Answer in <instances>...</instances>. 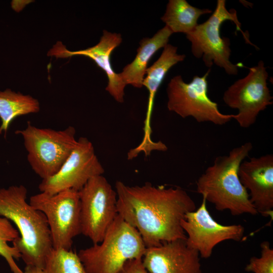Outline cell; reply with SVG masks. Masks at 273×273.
Masks as SVG:
<instances>
[{"label":"cell","instance_id":"cell-1","mask_svg":"<svg viewBox=\"0 0 273 273\" xmlns=\"http://www.w3.org/2000/svg\"><path fill=\"white\" fill-rule=\"evenodd\" d=\"M115 189L118 214L138 231L147 248L186 239L181 222L196 205L185 190L150 183L130 186L121 181Z\"/></svg>","mask_w":273,"mask_h":273},{"label":"cell","instance_id":"cell-2","mask_svg":"<svg viewBox=\"0 0 273 273\" xmlns=\"http://www.w3.org/2000/svg\"><path fill=\"white\" fill-rule=\"evenodd\" d=\"M27 190L23 185L0 189V216L14 223L20 237L12 242L26 265L43 269L53 248L45 215L26 201Z\"/></svg>","mask_w":273,"mask_h":273},{"label":"cell","instance_id":"cell-3","mask_svg":"<svg viewBox=\"0 0 273 273\" xmlns=\"http://www.w3.org/2000/svg\"><path fill=\"white\" fill-rule=\"evenodd\" d=\"M252 148V143L247 142L233 148L227 155L217 156L197 180V193L217 210H228L234 216L258 214L238 175L241 163Z\"/></svg>","mask_w":273,"mask_h":273},{"label":"cell","instance_id":"cell-4","mask_svg":"<svg viewBox=\"0 0 273 273\" xmlns=\"http://www.w3.org/2000/svg\"><path fill=\"white\" fill-rule=\"evenodd\" d=\"M146 248L138 231L118 214L100 243L77 254L87 273H119L128 261L142 258Z\"/></svg>","mask_w":273,"mask_h":273},{"label":"cell","instance_id":"cell-5","mask_svg":"<svg viewBox=\"0 0 273 273\" xmlns=\"http://www.w3.org/2000/svg\"><path fill=\"white\" fill-rule=\"evenodd\" d=\"M15 133L22 136L27 152V160L33 171L42 179L55 175L69 157L77 140L76 130L70 126L56 130L37 127L27 123Z\"/></svg>","mask_w":273,"mask_h":273},{"label":"cell","instance_id":"cell-6","mask_svg":"<svg viewBox=\"0 0 273 273\" xmlns=\"http://www.w3.org/2000/svg\"><path fill=\"white\" fill-rule=\"evenodd\" d=\"M227 20L233 21L238 30L242 31L235 10H228L225 0H217L214 11L202 24H198L191 32L186 34L191 43V52L197 59H202L205 65L213 64L224 69L229 75H236L241 63L234 64L230 60L231 54L230 38L220 35L221 24Z\"/></svg>","mask_w":273,"mask_h":273},{"label":"cell","instance_id":"cell-7","mask_svg":"<svg viewBox=\"0 0 273 273\" xmlns=\"http://www.w3.org/2000/svg\"><path fill=\"white\" fill-rule=\"evenodd\" d=\"M209 69L202 76H194L189 83L181 75L173 77L168 84L167 107L183 118L193 117L198 122H210L218 125L225 124L235 114H223L216 103L208 97L207 77Z\"/></svg>","mask_w":273,"mask_h":273},{"label":"cell","instance_id":"cell-8","mask_svg":"<svg viewBox=\"0 0 273 273\" xmlns=\"http://www.w3.org/2000/svg\"><path fill=\"white\" fill-rule=\"evenodd\" d=\"M29 204L46 216L53 248L71 249L73 239L81 234L79 191L64 190L54 194L40 192Z\"/></svg>","mask_w":273,"mask_h":273},{"label":"cell","instance_id":"cell-9","mask_svg":"<svg viewBox=\"0 0 273 273\" xmlns=\"http://www.w3.org/2000/svg\"><path fill=\"white\" fill-rule=\"evenodd\" d=\"M79 194L81 234L99 243L118 215L115 189L101 175L90 178Z\"/></svg>","mask_w":273,"mask_h":273},{"label":"cell","instance_id":"cell-10","mask_svg":"<svg viewBox=\"0 0 273 273\" xmlns=\"http://www.w3.org/2000/svg\"><path fill=\"white\" fill-rule=\"evenodd\" d=\"M249 70L245 77L236 81L223 95L224 103L238 110L234 119L244 128L254 124L259 113L273 103L267 83L268 74L263 61Z\"/></svg>","mask_w":273,"mask_h":273},{"label":"cell","instance_id":"cell-11","mask_svg":"<svg viewBox=\"0 0 273 273\" xmlns=\"http://www.w3.org/2000/svg\"><path fill=\"white\" fill-rule=\"evenodd\" d=\"M104 172L92 142L85 137H80L59 171L42 179L38 189L40 192L50 194L66 190L79 191L90 178L103 175Z\"/></svg>","mask_w":273,"mask_h":273},{"label":"cell","instance_id":"cell-12","mask_svg":"<svg viewBox=\"0 0 273 273\" xmlns=\"http://www.w3.org/2000/svg\"><path fill=\"white\" fill-rule=\"evenodd\" d=\"M206 202L203 198L200 207L187 213L181 222L187 234V245L205 259L209 258L214 248L223 241H242L245 232L241 224L224 225L214 220L208 211Z\"/></svg>","mask_w":273,"mask_h":273},{"label":"cell","instance_id":"cell-13","mask_svg":"<svg viewBox=\"0 0 273 273\" xmlns=\"http://www.w3.org/2000/svg\"><path fill=\"white\" fill-rule=\"evenodd\" d=\"M238 175L240 181L250 192L249 199L258 213L272 216L273 155L266 154L244 160Z\"/></svg>","mask_w":273,"mask_h":273},{"label":"cell","instance_id":"cell-14","mask_svg":"<svg viewBox=\"0 0 273 273\" xmlns=\"http://www.w3.org/2000/svg\"><path fill=\"white\" fill-rule=\"evenodd\" d=\"M199 253L177 239L147 248L142 262L149 273H202Z\"/></svg>","mask_w":273,"mask_h":273},{"label":"cell","instance_id":"cell-15","mask_svg":"<svg viewBox=\"0 0 273 273\" xmlns=\"http://www.w3.org/2000/svg\"><path fill=\"white\" fill-rule=\"evenodd\" d=\"M122 42L120 34L103 30L100 41L96 46L83 50L70 51L61 42H58L48 52V56L56 58H66L74 56H83L93 60L106 74L108 81L106 90L119 103L124 101L126 85L118 73L114 72L110 62L113 50Z\"/></svg>","mask_w":273,"mask_h":273},{"label":"cell","instance_id":"cell-16","mask_svg":"<svg viewBox=\"0 0 273 273\" xmlns=\"http://www.w3.org/2000/svg\"><path fill=\"white\" fill-rule=\"evenodd\" d=\"M177 48L170 44L166 45L161 56L154 64L148 67L143 82L149 92L148 106L143 127V140L149 142L151 140L152 129L151 120L156 94L169 69L176 64L184 61V54L177 53Z\"/></svg>","mask_w":273,"mask_h":273},{"label":"cell","instance_id":"cell-17","mask_svg":"<svg viewBox=\"0 0 273 273\" xmlns=\"http://www.w3.org/2000/svg\"><path fill=\"white\" fill-rule=\"evenodd\" d=\"M173 33L166 26L158 30L151 38H144L140 42L137 54L134 60L128 64L118 75L126 85L141 88L148 68V64L153 56L160 49L168 44Z\"/></svg>","mask_w":273,"mask_h":273},{"label":"cell","instance_id":"cell-18","mask_svg":"<svg viewBox=\"0 0 273 273\" xmlns=\"http://www.w3.org/2000/svg\"><path fill=\"white\" fill-rule=\"evenodd\" d=\"M212 13V11L208 9L193 7L186 0H169L161 20L173 33L182 32L187 34L197 26L201 16Z\"/></svg>","mask_w":273,"mask_h":273},{"label":"cell","instance_id":"cell-19","mask_svg":"<svg viewBox=\"0 0 273 273\" xmlns=\"http://www.w3.org/2000/svg\"><path fill=\"white\" fill-rule=\"evenodd\" d=\"M37 100L29 95L16 93L10 89L0 90V134L6 135L11 122L17 117L39 112Z\"/></svg>","mask_w":273,"mask_h":273},{"label":"cell","instance_id":"cell-20","mask_svg":"<svg viewBox=\"0 0 273 273\" xmlns=\"http://www.w3.org/2000/svg\"><path fill=\"white\" fill-rule=\"evenodd\" d=\"M43 270L46 273H87L77 253L62 248H52Z\"/></svg>","mask_w":273,"mask_h":273},{"label":"cell","instance_id":"cell-21","mask_svg":"<svg viewBox=\"0 0 273 273\" xmlns=\"http://www.w3.org/2000/svg\"><path fill=\"white\" fill-rule=\"evenodd\" d=\"M20 237L18 231L8 219L0 217V255L8 263L13 273H23L15 262L21 258V254L13 246L9 245Z\"/></svg>","mask_w":273,"mask_h":273},{"label":"cell","instance_id":"cell-22","mask_svg":"<svg viewBox=\"0 0 273 273\" xmlns=\"http://www.w3.org/2000/svg\"><path fill=\"white\" fill-rule=\"evenodd\" d=\"M261 256L252 257L245 267V270L253 273H273V249L268 241L260 244Z\"/></svg>","mask_w":273,"mask_h":273},{"label":"cell","instance_id":"cell-23","mask_svg":"<svg viewBox=\"0 0 273 273\" xmlns=\"http://www.w3.org/2000/svg\"><path fill=\"white\" fill-rule=\"evenodd\" d=\"M119 273H149L144 267L142 258L134 259L128 261L123 266Z\"/></svg>","mask_w":273,"mask_h":273},{"label":"cell","instance_id":"cell-24","mask_svg":"<svg viewBox=\"0 0 273 273\" xmlns=\"http://www.w3.org/2000/svg\"><path fill=\"white\" fill-rule=\"evenodd\" d=\"M23 273H46L43 269L33 266L26 265Z\"/></svg>","mask_w":273,"mask_h":273}]
</instances>
